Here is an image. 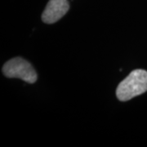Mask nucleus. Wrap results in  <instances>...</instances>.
<instances>
[{
  "mask_svg": "<svg viewBox=\"0 0 147 147\" xmlns=\"http://www.w3.org/2000/svg\"><path fill=\"white\" fill-rule=\"evenodd\" d=\"M147 91V71L135 69L119 84L116 89L117 98L121 101L131 100Z\"/></svg>",
  "mask_w": 147,
  "mask_h": 147,
  "instance_id": "obj_1",
  "label": "nucleus"
},
{
  "mask_svg": "<svg viewBox=\"0 0 147 147\" xmlns=\"http://www.w3.org/2000/svg\"><path fill=\"white\" fill-rule=\"evenodd\" d=\"M3 73L7 78L21 79L29 84L35 83L38 78L30 63L21 57L12 58L7 61L3 67Z\"/></svg>",
  "mask_w": 147,
  "mask_h": 147,
  "instance_id": "obj_2",
  "label": "nucleus"
},
{
  "mask_svg": "<svg viewBox=\"0 0 147 147\" xmlns=\"http://www.w3.org/2000/svg\"><path fill=\"white\" fill-rule=\"evenodd\" d=\"M69 9L68 0H49L42 14V21L53 24L62 18Z\"/></svg>",
  "mask_w": 147,
  "mask_h": 147,
  "instance_id": "obj_3",
  "label": "nucleus"
}]
</instances>
